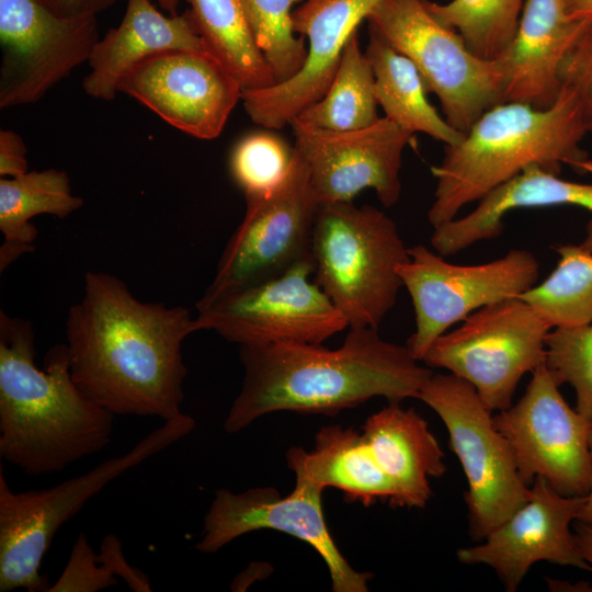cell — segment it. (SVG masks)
Masks as SVG:
<instances>
[{"instance_id":"d6a6232c","label":"cell","mask_w":592,"mask_h":592,"mask_svg":"<svg viewBox=\"0 0 592 592\" xmlns=\"http://www.w3.org/2000/svg\"><path fill=\"white\" fill-rule=\"evenodd\" d=\"M545 364L558 386L576 392V410L592 421V323L554 328L546 337Z\"/></svg>"},{"instance_id":"e575fe53","label":"cell","mask_w":592,"mask_h":592,"mask_svg":"<svg viewBox=\"0 0 592 592\" xmlns=\"http://www.w3.org/2000/svg\"><path fill=\"white\" fill-rule=\"evenodd\" d=\"M561 88L571 91L588 134L592 135V23H587L568 48L559 69Z\"/></svg>"},{"instance_id":"b9f144b4","label":"cell","mask_w":592,"mask_h":592,"mask_svg":"<svg viewBox=\"0 0 592 592\" xmlns=\"http://www.w3.org/2000/svg\"><path fill=\"white\" fill-rule=\"evenodd\" d=\"M169 15H178L180 0H155Z\"/></svg>"},{"instance_id":"74e56055","label":"cell","mask_w":592,"mask_h":592,"mask_svg":"<svg viewBox=\"0 0 592 592\" xmlns=\"http://www.w3.org/2000/svg\"><path fill=\"white\" fill-rule=\"evenodd\" d=\"M54 12L62 16H95L121 0H42Z\"/></svg>"},{"instance_id":"9c48e42d","label":"cell","mask_w":592,"mask_h":592,"mask_svg":"<svg viewBox=\"0 0 592 592\" xmlns=\"http://www.w3.org/2000/svg\"><path fill=\"white\" fill-rule=\"evenodd\" d=\"M550 330L528 303L513 297L470 314L440 335L422 362L465 379L491 411H501L512 405L521 378L545 362Z\"/></svg>"},{"instance_id":"4dcf8cb0","label":"cell","mask_w":592,"mask_h":592,"mask_svg":"<svg viewBox=\"0 0 592 592\" xmlns=\"http://www.w3.org/2000/svg\"><path fill=\"white\" fill-rule=\"evenodd\" d=\"M304 0H243L257 43L274 73L276 83L303 67L307 46L293 27V7Z\"/></svg>"},{"instance_id":"9a60e30c","label":"cell","mask_w":592,"mask_h":592,"mask_svg":"<svg viewBox=\"0 0 592 592\" xmlns=\"http://www.w3.org/2000/svg\"><path fill=\"white\" fill-rule=\"evenodd\" d=\"M323 490L303 478H296L294 489L286 497L269 487L238 493L217 490L195 547L201 553L213 554L250 532H282L319 554L328 567L332 591L367 592L373 574L355 570L338 548L323 514Z\"/></svg>"},{"instance_id":"f35d334b","label":"cell","mask_w":592,"mask_h":592,"mask_svg":"<svg viewBox=\"0 0 592 592\" xmlns=\"http://www.w3.org/2000/svg\"><path fill=\"white\" fill-rule=\"evenodd\" d=\"M573 533L579 550L592 570V526L577 522Z\"/></svg>"},{"instance_id":"5b68a950","label":"cell","mask_w":592,"mask_h":592,"mask_svg":"<svg viewBox=\"0 0 592 592\" xmlns=\"http://www.w3.org/2000/svg\"><path fill=\"white\" fill-rule=\"evenodd\" d=\"M310 254L315 283L349 328L378 329L403 286L398 266L409 259L396 223L372 205L322 203Z\"/></svg>"},{"instance_id":"d4e9b609","label":"cell","mask_w":592,"mask_h":592,"mask_svg":"<svg viewBox=\"0 0 592 592\" xmlns=\"http://www.w3.org/2000/svg\"><path fill=\"white\" fill-rule=\"evenodd\" d=\"M364 53L373 69L375 94L385 117L413 135L425 134L445 146L460 141L464 133L452 127L430 103L424 80L408 57L372 30Z\"/></svg>"},{"instance_id":"60d3db41","label":"cell","mask_w":592,"mask_h":592,"mask_svg":"<svg viewBox=\"0 0 592 592\" xmlns=\"http://www.w3.org/2000/svg\"><path fill=\"white\" fill-rule=\"evenodd\" d=\"M590 452L592 456V428L589 437ZM576 522H581L592 526V482L588 494L584 497L583 504L579 511Z\"/></svg>"},{"instance_id":"f546056e","label":"cell","mask_w":592,"mask_h":592,"mask_svg":"<svg viewBox=\"0 0 592 592\" xmlns=\"http://www.w3.org/2000/svg\"><path fill=\"white\" fill-rule=\"evenodd\" d=\"M526 0L425 1L428 10L455 30L478 57L496 60L513 41Z\"/></svg>"},{"instance_id":"484cf974","label":"cell","mask_w":592,"mask_h":592,"mask_svg":"<svg viewBox=\"0 0 592 592\" xmlns=\"http://www.w3.org/2000/svg\"><path fill=\"white\" fill-rule=\"evenodd\" d=\"M83 205L72 194L68 174L62 170L27 171L0 179V272L20 257L34 250L37 229L31 219L46 214L65 218Z\"/></svg>"},{"instance_id":"1f68e13d","label":"cell","mask_w":592,"mask_h":592,"mask_svg":"<svg viewBox=\"0 0 592 592\" xmlns=\"http://www.w3.org/2000/svg\"><path fill=\"white\" fill-rule=\"evenodd\" d=\"M294 157L280 137L255 133L242 138L230 156V172L246 198L270 193L288 174Z\"/></svg>"},{"instance_id":"83f0119b","label":"cell","mask_w":592,"mask_h":592,"mask_svg":"<svg viewBox=\"0 0 592 592\" xmlns=\"http://www.w3.org/2000/svg\"><path fill=\"white\" fill-rule=\"evenodd\" d=\"M377 107L373 69L361 49L356 31L349 38L323 96L291 123L331 132L357 130L380 118Z\"/></svg>"},{"instance_id":"5bb4252c","label":"cell","mask_w":592,"mask_h":592,"mask_svg":"<svg viewBox=\"0 0 592 592\" xmlns=\"http://www.w3.org/2000/svg\"><path fill=\"white\" fill-rule=\"evenodd\" d=\"M95 16H62L42 0H0V109L41 100L88 61Z\"/></svg>"},{"instance_id":"8fae6325","label":"cell","mask_w":592,"mask_h":592,"mask_svg":"<svg viewBox=\"0 0 592 592\" xmlns=\"http://www.w3.org/2000/svg\"><path fill=\"white\" fill-rule=\"evenodd\" d=\"M408 254L398 266L415 314V330L406 345L420 362L449 327L485 306L520 297L539 275L536 258L524 249L476 265L452 264L423 244L408 248Z\"/></svg>"},{"instance_id":"44dd1931","label":"cell","mask_w":592,"mask_h":592,"mask_svg":"<svg viewBox=\"0 0 592 592\" xmlns=\"http://www.w3.org/2000/svg\"><path fill=\"white\" fill-rule=\"evenodd\" d=\"M587 171L592 172V161ZM557 205L592 212V183L568 181L539 166H530L489 192L469 214L435 227L430 241L441 255H454L478 241L499 237L504 229V215L513 209ZM581 246L592 252V220Z\"/></svg>"},{"instance_id":"277c9868","label":"cell","mask_w":592,"mask_h":592,"mask_svg":"<svg viewBox=\"0 0 592 592\" xmlns=\"http://www.w3.org/2000/svg\"><path fill=\"white\" fill-rule=\"evenodd\" d=\"M587 134L577 100L566 88L547 109L521 102L494 105L460 141L445 146L441 163L431 168L436 186L428 220L435 228L456 218L464 206L530 166L559 174L567 164L587 173L590 160L580 146Z\"/></svg>"},{"instance_id":"ac0fdd59","label":"cell","mask_w":592,"mask_h":592,"mask_svg":"<svg viewBox=\"0 0 592 592\" xmlns=\"http://www.w3.org/2000/svg\"><path fill=\"white\" fill-rule=\"evenodd\" d=\"M380 0H304L293 12L295 33L307 39L300 70L289 79L261 89H244L243 107L264 128L280 129L328 90L343 49L362 21Z\"/></svg>"},{"instance_id":"8d00e7d4","label":"cell","mask_w":592,"mask_h":592,"mask_svg":"<svg viewBox=\"0 0 592 592\" xmlns=\"http://www.w3.org/2000/svg\"><path fill=\"white\" fill-rule=\"evenodd\" d=\"M26 147L21 136L0 130V177L12 178L27 172Z\"/></svg>"},{"instance_id":"6da1fadb","label":"cell","mask_w":592,"mask_h":592,"mask_svg":"<svg viewBox=\"0 0 592 592\" xmlns=\"http://www.w3.org/2000/svg\"><path fill=\"white\" fill-rule=\"evenodd\" d=\"M196 331L185 307L141 301L115 275L87 272L66 319L72 379L115 415L174 418L187 372L182 344Z\"/></svg>"},{"instance_id":"4fadbf2b","label":"cell","mask_w":592,"mask_h":592,"mask_svg":"<svg viewBox=\"0 0 592 592\" xmlns=\"http://www.w3.org/2000/svg\"><path fill=\"white\" fill-rule=\"evenodd\" d=\"M545 362L515 405L493 415L522 480L544 478L557 492L585 497L592 482V421L568 406Z\"/></svg>"},{"instance_id":"ba28073f","label":"cell","mask_w":592,"mask_h":592,"mask_svg":"<svg viewBox=\"0 0 592 592\" xmlns=\"http://www.w3.org/2000/svg\"><path fill=\"white\" fill-rule=\"evenodd\" d=\"M417 398L441 418L448 432L449 447L468 482L464 497L469 535L481 542L530 500L531 486L522 480L492 411L471 384L451 373L433 374Z\"/></svg>"},{"instance_id":"d6986e66","label":"cell","mask_w":592,"mask_h":592,"mask_svg":"<svg viewBox=\"0 0 592 592\" xmlns=\"http://www.w3.org/2000/svg\"><path fill=\"white\" fill-rule=\"evenodd\" d=\"M531 491L530 500L481 544L456 553L463 563L492 568L508 592L516 591L538 561L591 570L570 528L584 497L562 496L542 477L534 479Z\"/></svg>"},{"instance_id":"ffe728a7","label":"cell","mask_w":592,"mask_h":592,"mask_svg":"<svg viewBox=\"0 0 592 592\" xmlns=\"http://www.w3.org/2000/svg\"><path fill=\"white\" fill-rule=\"evenodd\" d=\"M585 24L567 15L563 0H526L513 41L498 58L503 102L550 107L561 91V61Z\"/></svg>"},{"instance_id":"8992f818","label":"cell","mask_w":592,"mask_h":592,"mask_svg":"<svg viewBox=\"0 0 592 592\" xmlns=\"http://www.w3.org/2000/svg\"><path fill=\"white\" fill-rule=\"evenodd\" d=\"M195 420L181 413L143 437L127 453L39 490L14 492L0 469V592L47 591L41 565L57 531L111 481L190 434Z\"/></svg>"},{"instance_id":"d590c367","label":"cell","mask_w":592,"mask_h":592,"mask_svg":"<svg viewBox=\"0 0 592 592\" xmlns=\"http://www.w3.org/2000/svg\"><path fill=\"white\" fill-rule=\"evenodd\" d=\"M99 557L105 567L119 580H124L135 592H150L151 584L147 574L128 563L124 556L121 540L114 534H107L100 545Z\"/></svg>"},{"instance_id":"52a82bcc","label":"cell","mask_w":592,"mask_h":592,"mask_svg":"<svg viewBox=\"0 0 592 592\" xmlns=\"http://www.w3.org/2000/svg\"><path fill=\"white\" fill-rule=\"evenodd\" d=\"M426 0H380L367 18L368 29L408 57L428 92L436 95L443 117L467 133L488 110L503 102L499 59L475 55L455 30L441 23Z\"/></svg>"},{"instance_id":"4316f807","label":"cell","mask_w":592,"mask_h":592,"mask_svg":"<svg viewBox=\"0 0 592 592\" xmlns=\"http://www.w3.org/2000/svg\"><path fill=\"white\" fill-rule=\"evenodd\" d=\"M209 52L237 78L242 90L276 83L260 49L243 0H185Z\"/></svg>"},{"instance_id":"7c38bea8","label":"cell","mask_w":592,"mask_h":592,"mask_svg":"<svg viewBox=\"0 0 592 592\" xmlns=\"http://www.w3.org/2000/svg\"><path fill=\"white\" fill-rule=\"evenodd\" d=\"M311 257L284 272L236 289L197 309V331L212 330L241 345L321 344L349 327L317 283Z\"/></svg>"},{"instance_id":"2e32d148","label":"cell","mask_w":592,"mask_h":592,"mask_svg":"<svg viewBox=\"0 0 592 592\" xmlns=\"http://www.w3.org/2000/svg\"><path fill=\"white\" fill-rule=\"evenodd\" d=\"M130 95L177 129L198 139L223 132L242 87L208 50L170 49L135 65L119 80Z\"/></svg>"},{"instance_id":"e0dca14e","label":"cell","mask_w":592,"mask_h":592,"mask_svg":"<svg viewBox=\"0 0 592 592\" xmlns=\"http://www.w3.org/2000/svg\"><path fill=\"white\" fill-rule=\"evenodd\" d=\"M294 149L307 167L320 204L352 202L365 189L375 191L385 207L401 193L400 169L413 134L387 117L350 132H331L289 124Z\"/></svg>"},{"instance_id":"836d02e7","label":"cell","mask_w":592,"mask_h":592,"mask_svg":"<svg viewBox=\"0 0 592 592\" xmlns=\"http://www.w3.org/2000/svg\"><path fill=\"white\" fill-rule=\"evenodd\" d=\"M118 581L95 555L86 534L80 533L64 571L48 592H96L112 588Z\"/></svg>"},{"instance_id":"3957f363","label":"cell","mask_w":592,"mask_h":592,"mask_svg":"<svg viewBox=\"0 0 592 592\" xmlns=\"http://www.w3.org/2000/svg\"><path fill=\"white\" fill-rule=\"evenodd\" d=\"M115 414L75 383L66 344L35 364L32 323L0 311V456L30 476L61 471L111 442Z\"/></svg>"},{"instance_id":"ab89813d","label":"cell","mask_w":592,"mask_h":592,"mask_svg":"<svg viewBox=\"0 0 592 592\" xmlns=\"http://www.w3.org/2000/svg\"><path fill=\"white\" fill-rule=\"evenodd\" d=\"M563 5L571 20L592 23V0H563Z\"/></svg>"},{"instance_id":"7a4b0ae2","label":"cell","mask_w":592,"mask_h":592,"mask_svg":"<svg viewBox=\"0 0 592 592\" xmlns=\"http://www.w3.org/2000/svg\"><path fill=\"white\" fill-rule=\"evenodd\" d=\"M240 360L242 387L224 421L230 434L276 411L333 415L374 397L417 398L433 375L407 345L368 327L350 328L334 350L309 343L241 345Z\"/></svg>"},{"instance_id":"cb8c5ba5","label":"cell","mask_w":592,"mask_h":592,"mask_svg":"<svg viewBox=\"0 0 592 592\" xmlns=\"http://www.w3.org/2000/svg\"><path fill=\"white\" fill-rule=\"evenodd\" d=\"M288 468L296 478L306 479L322 489L341 490L348 502L369 506L377 501L391 503L395 487L376 462L362 434L352 428L328 425L315 436V448H289Z\"/></svg>"},{"instance_id":"f1b7e54d","label":"cell","mask_w":592,"mask_h":592,"mask_svg":"<svg viewBox=\"0 0 592 592\" xmlns=\"http://www.w3.org/2000/svg\"><path fill=\"white\" fill-rule=\"evenodd\" d=\"M555 270L520 297L551 328L592 323V252L581 244L558 246Z\"/></svg>"},{"instance_id":"7402d4cb","label":"cell","mask_w":592,"mask_h":592,"mask_svg":"<svg viewBox=\"0 0 592 592\" xmlns=\"http://www.w3.org/2000/svg\"><path fill=\"white\" fill-rule=\"evenodd\" d=\"M127 8L117 27L94 45L82 81L84 92L94 99L112 101L119 80L145 58L170 49L208 50L186 11L164 15L151 0H126Z\"/></svg>"},{"instance_id":"30bf717a","label":"cell","mask_w":592,"mask_h":592,"mask_svg":"<svg viewBox=\"0 0 592 592\" xmlns=\"http://www.w3.org/2000/svg\"><path fill=\"white\" fill-rule=\"evenodd\" d=\"M244 217L228 240L215 276L196 310L236 289L277 275L311 257L320 203L306 164L294 149L284 181L267 194L246 198Z\"/></svg>"},{"instance_id":"603a6c76","label":"cell","mask_w":592,"mask_h":592,"mask_svg":"<svg viewBox=\"0 0 592 592\" xmlns=\"http://www.w3.org/2000/svg\"><path fill=\"white\" fill-rule=\"evenodd\" d=\"M363 437L395 487L392 508L422 509L431 498V478L442 477L444 453L414 409L400 402L371 414L363 425Z\"/></svg>"}]
</instances>
